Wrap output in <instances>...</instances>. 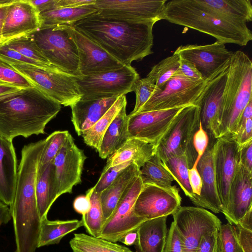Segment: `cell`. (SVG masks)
Returning <instances> with one entry per match:
<instances>
[{"instance_id":"obj_1","label":"cell","mask_w":252,"mask_h":252,"mask_svg":"<svg viewBox=\"0 0 252 252\" xmlns=\"http://www.w3.org/2000/svg\"><path fill=\"white\" fill-rule=\"evenodd\" d=\"M249 13L247 0H172L166 2L161 20L244 46L252 40L243 22Z\"/></svg>"},{"instance_id":"obj_2","label":"cell","mask_w":252,"mask_h":252,"mask_svg":"<svg viewBox=\"0 0 252 252\" xmlns=\"http://www.w3.org/2000/svg\"><path fill=\"white\" fill-rule=\"evenodd\" d=\"M155 21L135 22L107 17L96 13L71 25L124 65L153 53Z\"/></svg>"},{"instance_id":"obj_3","label":"cell","mask_w":252,"mask_h":252,"mask_svg":"<svg viewBox=\"0 0 252 252\" xmlns=\"http://www.w3.org/2000/svg\"><path fill=\"white\" fill-rule=\"evenodd\" d=\"M61 105L35 87L0 95V135L13 140L45 133L47 124Z\"/></svg>"},{"instance_id":"obj_4","label":"cell","mask_w":252,"mask_h":252,"mask_svg":"<svg viewBox=\"0 0 252 252\" xmlns=\"http://www.w3.org/2000/svg\"><path fill=\"white\" fill-rule=\"evenodd\" d=\"M252 62L238 50L231 58L222 95L219 131L220 136L235 134L242 114L252 99Z\"/></svg>"},{"instance_id":"obj_5","label":"cell","mask_w":252,"mask_h":252,"mask_svg":"<svg viewBox=\"0 0 252 252\" xmlns=\"http://www.w3.org/2000/svg\"><path fill=\"white\" fill-rule=\"evenodd\" d=\"M28 35L51 64L65 74L82 76L77 48L68 25L40 28Z\"/></svg>"},{"instance_id":"obj_6","label":"cell","mask_w":252,"mask_h":252,"mask_svg":"<svg viewBox=\"0 0 252 252\" xmlns=\"http://www.w3.org/2000/svg\"><path fill=\"white\" fill-rule=\"evenodd\" d=\"M199 124L198 106L190 105L183 107L156 147V153L162 161L174 155L185 154L189 168H191L197 159L191 140Z\"/></svg>"},{"instance_id":"obj_7","label":"cell","mask_w":252,"mask_h":252,"mask_svg":"<svg viewBox=\"0 0 252 252\" xmlns=\"http://www.w3.org/2000/svg\"><path fill=\"white\" fill-rule=\"evenodd\" d=\"M139 75L131 65L75 77L82 99H93L125 95L132 92Z\"/></svg>"},{"instance_id":"obj_8","label":"cell","mask_w":252,"mask_h":252,"mask_svg":"<svg viewBox=\"0 0 252 252\" xmlns=\"http://www.w3.org/2000/svg\"><path fill=\"white\" fill-rule=\"evenodd\" d=\"M10 65L34 87L61 105L70 106L82 96L75 77L31 64Z\"/></svg>"},{"instance_id":"obj_9","label":"cell","mask_w":252,"mask_h":252,"mask_svg":"<svg viewBox=\"0 0 252 252\" xmlns=\"http://www.w3.org/2000/svg\"><path fill=\"white\" fill-rule=\"evenodd\" d=\"M207 81L191 80L185 76L178 69L163 88L153 94L138 112L169 109L190 105L196 106Z\"/></svg>"},{"instance_id":"obj_10","label":"cell","mask_w":252,"mask_h":252,"mask_svg":"<svg viewBox=\"0 0 252 252\" xmlns=\"http://www.w3.org/2000/svg\"><path fill=\"white\" fill-rule=\"evenodd\" d=\"M172 215L182 239L183 252H195L202 237L219 230L221 225L216 216L201 207L181 206Z\"/></svg>"},{"instance_id":"obj_11","label":"cell","mask_w":252,"mask_h":252,"mask_svg":"<svg viewBox=\"0 0 252 252\" xmlns=\"http://www.w3.org/2000/svg\"><path fill=\"white\" fill-rule=\"evenodd\" d=\"M143 186L139 176L105 220L99 238L115 243L120 242L127 233L136 230L147 220L138 217L134 211L135 201Z\"/></svg>"},{"instance_id":"obj_12","label":"cell","mask_w":252,"mask_h":252,"mask_svg":"<svg viewBox=\"0 0 252 252\" xmlns=\"http://www.w3.org/2000/svg\"><path fill=\"white\" fill-rule=\"evenodd\" d=\"M229 63L230 62L207 81L196 104L202 127L208 136L214 139L220 136L219 127L222 95Z\"/></svg>"},{"instance_id":"obj_13","label":"cell","mask_w":252,"mask_h":252,"mask_svg":"<svg viewBox=\"0 0 252 252\" xmlns=\"http://www.w3.org/2000/svg\"><path fill=\"white\" fill-rule=\"evenodd\" d=\"M166 0H96L93 6L103 16L125 21L161 20Z\"/></svg>"},{"instance_id":"obj_14","label":"cell","mask_w":252,"mask_h":252,"mask_svg":"<svg viewBox=\"0 0 252 252\" xmlns=\"http://www.w3.org/2000/svg\"><path fill=\"white\" fill-rule=\"evenodd\" d=\"M213 148L217 189L223 214L228 207L230 186L238 161V144L235 134L229 133L217 138Z\"/></svg>"},{"instance_id":"obj_15","label":"cell","mask_w":252,"mask_h":252,"mask_svg":"<svg viewBox=\"0 0 252 252\" xmlns=\"http://www.w3.org/2000/svg\"><path fill=\"white\" fill-rule=\"evenodd\" d=\"M87 157L83 150L75 144L69 133L53 161L56 189L58 197L72 191L81 183V175Z\"/></svg>"},{"instance_id":"obj_16","label":"cell","mask_w":252,"mask_h":252,"mask_svg":"<svg viewBox=\"0 0 252 252\" xmlns=\"http://www.w3.org/2000/svg\"><path fill=\"white\" fill-rule=\"evenodd\" d=\"M182 198L176 186L162 188L143 184L134 205L138 217L147 220L173 215L180 207Z\"/></svg>"},{"instance_id":"obj_17","label":"cell","mask_w":252,"mask_h":252,"mask_svg":"<svg viewBox=\"0 0 252 252\" xmlns=\"http://www.w3.org/2000/svg\"><path fill=\"white\" fill-rule=\"evenodd\" d=\"M183 107L128 115L129 138L140 139L157 147Z\"/></svg>"},{"instance_id":"obj_18","label":"cell","mask_w":252,"mask_h":252,"mask_svg":"<svg viewBox=\"0 0 252 252\" xmlns=\"http://www.w3.org/2000/svg\"><path fill=\"white\" fill-rule=\"evenodd\" d=\"M174 53L192 63L205 81L228 63L233 54L219 41L206 45H181Z\"/></svg>"},{"instance_id":"obj_19","label":"cell","mask_w":252,"mask_h":252,"mask_svg":"<svg viewBox=\"0 0 252 252\" xmlns=\"http://www.w3.org/2000/svg\"><path fill=\"white\" fill-rule=\"evenodd\" d=\"M76 45L79 68L82 76L106 71L124 65L81 32L68 26Z\"/></svg>"},{"instance_id":"obj_20","label":"cell","mask_w":252,"mask_h":252,"mask_svg":"<svg viewBox=\"0 0 252 252\" xmlns=\"http://www.w3.org/2000/svg\"><path fill=\"white\" fill-rule=\"evenodd\" d=\"M39 14L29 0H14L9 6L1 32L3 43L39 29Z\"/></svg>"},{"instance_id":"obj_21","label":"cell","mask_w":252,"mask_h":252,"mask_svg":"<svg viewBox=\"0 0 252 252\" xmlns=\"http://www.w3.org/2000/svg\"><path fill=\"white\" fill-rule=\"evenodd\" d=\"M252 171L245 168L238 160L230 186L228 207L223 213L229 223L237 225L252 208Z\"/></svg>"},{"instance_id":"obj_22","label":"cell","mask_w":252,"mask_h":252,"mask_svg":"<svg viewBox=\"0 0 252 252\" xmlns=\"http://www.w3.org/2000/svg\"><path fill=\"white\" fill-rule=\"evenodd\" d=\"M213 143L208 146L196 167L200 174L202 188L199 195L190 199L196 206L208 209L215 213L221 212L222 206L218 194L214 164Z\"/></svg>"},{"instance_id":"obj_23","label":"cell","mask_w":252,"mask_h":252,"mask_svg":"<svg viewBox=\"0 0 252 252\" xmlns=\"http://www.w3.org/2000/svg\"><path fill=\"white\" fill-rule=\"evenodd\" d=\"M119 96L82 99L70 106L71 120L78 136L92 126L111 108Z\"/></svg>"},{"instance_id":"obj_24","label":"cell","mask_w":252,"mask_h":252,"mask_svg":"<svg viewBox=\"0 0 252 252\" xmlns=\"http://www.w3.org/2000/svg\"><path fill=\"white\" fill-rule=\"evenodd\" d=\"M17 161L12 140L0 135V200L10 207L17 175Z\"/></svg>"},{"instance_id":"obj_25","label":"cell","mask_w":252,"mask_h":252,"mask_svg":"<svg viewBox=\"0 0 252 252\" xmlns=\"http://www.w3.org/2000/svg\"><path fill=\"white\" fill-rule=\"evenodd\" d=\"M167 216L148 220L137 228L136 252H163L168 230Z\"/></svg>"},{"instance_id":"obj_26","label":"cell","mask_w":252,"mask_h":252,"mask_svg":"<svg viewBox=\"0 0 252 252\" xmlns=\"http://www.w3.org/2000/svg\"><path fill=\"white\" fill-rule=\"evenodd\" d=\"M139 175L140 168L133 163L100 193V200L105 220L111 216L120 200Z\"/></svg>"},{"instance_id":"obj_27","label":"cell","mask_w":252,"mask_h":252,"mask_svg":"<svg viewBox=\"0 0 252 252\" xmlns=\"http://www.w3.org/2000/svg\"><path fill=\"white\" fill-rule=\"evenodd\" d=\"M156 147L151 143L128 138L125 143L108 158L102 172L108 168L128 161L133 162L140 169L156 153Z\"/></svg>"},{"instance_id":"obj_28","label":"cell","mask_w":252,"mask_h":252,"mask_svg":"<svg viewBox=\"0 0 252 252\" xmlns=\"http://www.w3.org/2000/svg\"><path fill=\"white\" fill-rule=\"evenodd\" d=\"M124 105L111 122L102 137L98 152L99 157L106 158L120 149L129 138L128 116Z\"/></svg>"},{"instance_id":"obj_29","label":"cell","mask_w":252,"mask_h":252,"mask_svg":"<svg viewBox=\"0 0 252 252\" xmlns=\"http://www.w3.org/2000/svg\"><path fill=\"white\" fill-rule=\"evenodd\" d=\"M36 197L41 220L47 218L52 205L59 197L56 189L53 161L38 167L36 182Z\"/></svg>"},{"instance_id":"obj_30","label":"cell","mask_w":252,"mask_h":252,"mask_svg":"<svg viewBox=\"0 0 252 252\" xmlns=\"http://www.w3.org/2000/svg\"><path fill=\"white\" fill-rule=\"evenodd\" d=\"M93 5L75 8L56 7L39 14L40 28L56 25L71 26L77 21L96 13L97 10Z\"/></svg>"},{"instance_id":"obj_31","label":"cell","mask_w":252,"mask_h":252,"mask_svg":"<svg viewBox=\"0 0 252 252\" xmlns=\"http://www.w3.org/2000/svg\"><path fill=\"white\" fill-rule=\"evenodd\" d=\"M83 226L82 220H50L47 218L41 220L38 248L58 244L66 235Z\"/></svg>"},{"instance_id":"obj_32","label":"cell","mask_w":252,"mask_h":252,"mask_svg":"<svg viewBox=\"0 0 252 252\" xmlns=\"http://www.w3.org/2000/svg\"><path fill=\"white\" fill-rule=\"evenodd\" d=\"M73 252H133L128 248L85 233H75L69 241Z\"/></svg>"},{"instance_id":"obj_33","label":"cell","mask_w":252,"mask_h":252,"mask_svg":"<svg viewBox=\"0 0 252 252\" xmlns=\"http://www.w3.org/2000/svg\"><path fill=\"white\" fill-rule=\"evenodd\" d=\"M126 104V95L119 96L107 112L81 136L84 143L98 151L106 130L122 107Z\"/></svg>"},{"instance_id":"obj_34","label":"cell","mask_w":252,"mask_h":252,"mask_svg":"<svg viewBox=\"0 0 252 252\" xmlns=\"http://www.w3.org/2000/svg\"><path fill=\"white\" fill-rule=\"evenodd\" d=\"M139 176L143 184L154 185L165 188L172 187V183L174 181L157 153L140 168Z\"/></svg>"},{"instance_id":"obj_35","label":"cell","mask_w":252,"mask_h":252,"mask_svg":"<svg viewBox=\"0 0 252 252\" xmlns=\"http://www.w3.org/2000/svg\"><path fill=\"white\" fill-rule=\"evenodd\" d=\"M185 195L190 199L193 195L189 179V166L185 154L174 155L162 161Z\"/></svg>"},{"instance_id":"obj_36","label":"cell","mask_w":252,"mask_h":252,"mask_svg":"<svg viewBox=\"0 0 252 252\" xmlns=\"http://www.w3.org/2000/svg\"><path fill=\"white\" fill-rule=\"evenodd\" d=\"M91 208L88 213L81 220L87 232L91 236L99 237L105 222L100 193L95 192L91 188L90 194Z\"/></svg>"},{"instance_id":"obj_37","label":"cell","mask_w":252,"mask_h":252,"mask_svg":"<svg viewBox=\"0 0 252 252\" xmlns=\"http://www.w3.org/2000/svg\"><path fill=\"white\" fill-rule=\"evenodd\" d=\"M180 56L173 54L155 64L148 73L146 78L160 89L177 71L180 66Z\"/></svg>"},{"instance_id":"obj_38","label":"cell","mask_w":252,"mask_h":252,"mask_svg":"<svg viewBox=\"0 0 252 252\" xmlns=\"http://www.w3.org/2000/svg\"><path fill=\"white\" fill-rule=\"evenodd\" d=\"M4 43L9 48L30 59L42 63L49 69L63 72L48 61L29 35L19 37Z\"/></svg>"},{"instance_id":"obj_39","label":"cell","mask_w":252,"mask_h":252,"mask_svg":"<svg viewBox=\"0 0 252 252\" xmlns=\"http://www.w3.org/2000/svg\"><path fill=\"white\" fill-rule=\"evenodd\" d=\"M69 133L67 130L55 131L44 139V146L38 167H43L53 161Z\"/></svg>"},{"instance_id":"obj_40","label":"cell","mask_w":252,"mask_h":252,"mask_svg":"<svg viewBox=\"0 0 252 252\" xmlns=\"http://www.w3.org/2000/svg\"><path fill=\"white\" fill-rule=\"evenodd\" d=\"M217 252H243L234 225H221L218 233Z\"/></svg>"},{"instance_id":"obj_41","label":"cell","mask_w":252,"mask_h":252,"mask_svg":"<svg viewBox=\"0 0 252 252\" xmlns=\"http://www.w3.org/2000/svg\"><path fill=\"white\" fill-rule=\"evenodd\" d=\"M160 90L146 77L137 80L132 88V92L136 94V102L133 110L129 115L138 112L149 99Z\"/></svg>"},{"instance_id":"obj_42","label":"cell","mask_w":252,"mask_h":252,"mask_svg":"<svg viewBox=\"0 0 252 252\" xmlns=\"http://www.w3.org/2000/svg\"><path fill=\"white\" fill-rule=\"evenodd\" d=\"M0 80L20 89L34 87L25 77L10 64L0 60Z\"/></svg>"},{"instance_id":"obj_43","label":"cell","mask_w":252,"mask_h":252,"mask_svg":"<svg viewBox=\"0 0 252 252\" xmlns=\"http://www.w3.org/2000/svg\"><path fill=\"white\" fill-rule=\"evenodd\" d=\"M0 60L10 64H31L50 70L42 63L30 59L9 48L5 43L0 44Z\"/></svg>"},{"instance_id":"obj_44","label":"cell","mask_w":252,"mask_h":252,"mask_svg":"<svg viewBox=\"0 0 252 252\" xmlns=\"http://www.w3.org/2000/svg\"><path fill=\"white\" fill-rule=\"evenodd\" d=\"M133 163L134 162L130 161L124 162L102 172L98 181L93 187L94 190L98 193L102 192L111 184L124 169Z\"/></svg>"},{"instance_id":"obj_45","label":"cell","mask_w":252,"mask_h":252,"mask_svg":"<svg viewBox=\"0 0 252 252\" xmlns=\"http://www.w3.org/2000/svg\"><path fill=\"white\" fill-rule=\"evenodd\" d=\"M209 145V136L202 127L200 121L199 127L194 132L192 140L191 146L197 156V159L193 165L197 164L205 153Z\"/></svg>"},{"instance_id":"obj_46","label":"cell","mask_w":252,"mask_h":252,"mask_svg":"<svg viewBox=\"0 0 252 252\" xmlns=\"http://www.w3.org/2000/svg\"><path fill=\"white\" fill-rule=\"evenodd\" d=\"M183 243L173 222L168 231L163 252H183Z\"/></svg>"},{"instance_id":"obj_47","label":"cell","mask_w":252,"mask_h":252,"mask_svg":"<svg viewBox=\"0 0 252 252\" xmlns=\"http://www.w3.org/2000/svg\"><path fill=\"white\" fill-rule=\"evenodd\" d=\"M238 160L245 168L252 171V140L238 145Z\"/></svg>"},{"instance_id":"obj_48","label":"cell","mask_w":252,"mask_h":252,"mask_svg":"<svg viewBox=\"0 0 252 252\" xmlns=\"http://www.w3.org/2000/svg\"><path fill=\"white\" fill-rule=\"evenodd\" d=\"M218 229L202 237L195 252H217Z\"/></svg>"},{"instance_id":"obj_49","label":"cell","mask_w":252,"mask_h":252,"mask_svg":"<svg viewBox=\"0 0 252 252\" xmlns=\"http://www.w3.org/2000/svg\"><path fill=\"white\" fill-rule=\"evenodd\" d=\"M179 70L185 76L191 80L195 81L203 80L201 74L194 65L181 57H180Z\"/></svg>"},{"instance_id":"obj_50","label":"cell","mask_w":252,"mask_h":252,"mask_svg":"<svg viewBox=\"0 0 252 252\" xmlns=\"http://www.w3.org/2000/svg\"><path fill=\"white\" fill-rule=\"evenodd\" d=\"M238 238L243 252H252V230L236 225Z\"/></svg>"},{"instance_id":"obj_51","label":"cell","mask_w":252,"mask_h":252,"mask_svg":"<svg viewBox=\"0 0 252 252\" xmlns=\"http://www.w3.org/2000/svg\"><path fill=\"white\" fill-rule=\"evenodd\" d=\"M91 188L89 189L85 195H79L74 200L73 207L74 210L84 217L91 208L90 194Z\"/></svg>"},{"instance_id":"obj_52","label":"cell","mask_w":252,"mask_h":252,"mask_svg":"<svg viewBox=\"0 0 252 252\" xmlns=\"http://www.w3.org/2000/svg\"><path fill=\"white\" fill-rule=\"evenodd\" d=\"M189 179L193 195H199L201 190L202 181L196 166L193 165L189 169Z\"/></svg>"},{"instance_id":"obj_53","label":"cell","mask_w":252,"mask_h":252,"mask_svg":"<svg viewBox=\"0 0 252 252\" xmlns=\"http://www.w3.org/2000/svg\"><path fill=\"white\" fill-rule=\"evenodd\" d=\"M238 145L244 144L252 140V120H247L244 127L235 134Z\"/></svg>"},{"instance_id":"obj_54","label":"cell","mask_w":252,"mask_h":252,"mask_svg":"<svg viewBox=\"0 0 252 252\" xmlns=\"http://www.w3.org/2000/svg\"><path fill=\"white\" fill-rule=\"evenodd\" d=\"M29 0L39 14L57 7L58 0Z\"/></svg>"},{"instance_id":"obj_55","label":"cell","mask_w":252,"mask_h":252,"mask_svg":"<svg viewBox=\"0 0 252 252\" xmlns=\"http://www.w3.org/2000/svg\"><path fill=\"white\" fill-rule=\"evenodd\" d=\"M96 0H58L57 7L75 8L94 4Z\"/></svg>"},{"instance_id":"obj_56","label":"cell","mask_w":252,"mask_h":252,"mask_svg":"<svg viewBox=\"0 0 252 252\" xmlns=\"http://www.w3.org/2000/svg\"><path fill=\"white\" fill-rule=\"evenodd\" d=\"M252 118V99L251 100L247 105L245 108L239 123L237 131L235 133L236 134L240 131L245 126L247 120L249 119Z\"/></svg>"},{"instance_id":"obj_57","label":"cell","mask_w":252,"mask_h":252,"mask_svg":"<svg viewBox=\"0 0 252 252\" xmlns=\"http://www.w3.org/2000/svg\"><path fill=\"white\" fill-rule=\"evenodd\" d=\"M12 219L10 207L0 200V226Z\"/></svg>"},{"instance_id":"obj_58","label":"cell","mask_w":252,"mask_h":252,"mask_svg":"<svg viewBox=\"0 0 252 252\" xmlns=\"http://www.w3.org/2000/svg\"><path fill=\"white\" fill-rule=\"evenodd\" d=\"M14 0H0V36H1V32L3 24L6 17L7 11L10 4Z\"/></svg>"},{"instance_id":"obj_59","label":"cell","mask_w":252,"mask_h":252,"mask_svg":"<svg viewBox=\"0 0 252 252\" xmlns=\"http://www.w3.org/2000/svg\"><path fill=\"white\" fill-rule=\"evenodd\" d=\"M237 224L245 228L252 230V208L250 209L241 218Z\"/></svg>"},{"instance_id":"obj_60","label":"cell","mask_w":252,"mask_h":252,"mask_svg":"<svg viewBox=\"0 0 252 252\" xmlns=\"http://www.w3.org/2000/svg\"><path fill=\"white\" fill-rule=\"evenodd\" d=\"M20 89L11 84L0 80V95L17 91Z\"/></svg>"},{"instance_id":"obj_61","label":"cell","mask_w":252,"mask_h":252,"mask_svg":"<svg viewBox=\"0 0 252 252\" xmlns=\"http://www.w3.org/2000/svg\"><path fill=\"white\" fill-rule=\"evenodd\" d=\"M137 238L136 230L127 233L121 240V242L127 246L134 245Z\"/></svg>"},{"instance_id":"obj_62","label":"cell","mask_w":252,"mask_h":252,"mask_svg":"<svg viewBox=\"0 0 252 252\" xmlns=\"http://www.w3.org/2000/svg\"><path fill=\"white\" fill-rule=\"evenodd\" d=\"M3 43V40L1 36H0V44Z\"/></svg>"}]
</instances>
